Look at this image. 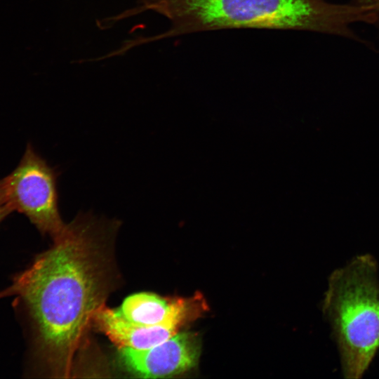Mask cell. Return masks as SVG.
I'll return each mask as SVG.
<instances>
[{"label":"cell","mask_w":379,"mask_h":379,"mask_svg":"<svg viewBox=\"0 0 379 379\" xmlns=\"http://www.w3.org/2000/svg\"><path fill=\"white\" fill-rule=\"evenodd\" d=\"M119 221L79 213L53 246L17 274L10 291L26 307L36 358L55 378L70 375L75 354L111 288L105 244Z\"/></svg>","instance_id":"1"},{"label":"cell","mask_w":379,"mask_h":379,"mask_svg":"<svg viewBox=\"0 0 379 379\" xmlns=\"http://www.w3.org/2000/svg\"><path fill=\"white\" fill-rule=\"evenodd\" d=\"M152 11L171 22L167 31L136 36L137 46L164 39L231 28L294 29L358 39L351 25H373V9L326 0H137L132 16Z\"/></svg>","instance_id":"2"},{"label":"cell","mask_w":379,"mask_h":379,"mask_svg":"<svg viewBox=\"0 0 379 379\" xmlns=\"http://www.w3.org/2000/svg\"><path fill=\"white\" fill-rule=\"evenodd\" d=\"M322 306L344 378H361L379 349V279L374 257L360 255L335 270Z\"/></svg>","instance_id":"3"},{"label":"cell","mask_w":379,"mask_h":379,"mask_svg":"<svg viewBox=\"0 0 379 379\" xmlns=\"http://www.w3.org/2000/svg\"><path fill=\"white\" fill-rule=\"evenodd\" d=\"M59 175L60 172L28 145L18 166L2 179L6 198L12 211L25 215L41 233L48 234L53 240L67 226L58 208Z\"/></svg>","instance_id":"4"},{"label":"cell","mask_w":379,"mask_h":379,"mask_svg":"<svg viewBox=\"0 0 379 379\" xmlns=\"http://www.w3.org/2000/svg\"><path fill=\"white\" fill-rule=\"evenodd\" d=\"M206 308L204 297L197 293L190 298H182L177 310L163 323L142 326L126 321L115 309L103 305L95 312L92 324L118 347L145 350L179 333L180 328L199 318Z\"/></svg>","instance_id":"5"},{"label":"cell","mask_w":379,"mask_h":379,"mask_svg":"<svg viewBox=\"0 0 379 379\" xmlns=\"http://www.w3.org/2000/svg\"><path fill=\"white\" fill-rule=\"evenodd\" d=\"M201 350L199 335L186 331L148 349L119 347L118 357L122 367L137 378H165L194 368Z\"/></svg>","instance_id":"6"},{"label":"cell","mask_w":379,"mask_h":379,"mask_svg":"<svg viewBox=\"0 0 379 379\" xmlns=\"http://www.w3.org/2000/svg\"><path fill=\"white\" fill-rule=\"evenodd\" d=\"M182 298H169L141 292L126 298L116 310L126 321L137 325L154 326L169 319L177 310Z\"/></svg>","instance_id":"7"},{"label":"cell","mask_w":379,"mask_h":379,"mask_svg":"<svg viewBox=\"0 0 379 379\" xmlns=\"http://www.w3.org/2000/svg\"><path fill=\"white\" fill-rule=\"evenodd\" d=\"M12 212L4 192L2 180H0V222Z\"/></svg>","instance_id":"8"},{"label":"cell","mask_w":379,"mask_h":379,"mask_svg":"<svg viewBox=\"0 0 379 379\" xmlns=\"http://www.w3.org/2000/svg\"><path fill=\"white\" fill-rule=\"evenodd\" d=\"M352 3L360 5L369 6L374 9L375 15L376 18L375 23L374 25L379 28V0H352Z\"/></svg>","instance_id":"9"}]
</instances>
